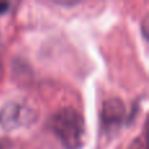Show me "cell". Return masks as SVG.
Returning a JSON list of instances; mask_svg holds the SVG:
<instances>
[{
  "instance_id": "cell-4",
  "label": "cell",
  "mask_w": 149,
  "mask_h": 149,
  "mask_svg": "<svg viewBox=\"0 0 149 149\" xmlns=\"http://www.w3.org/2000/svg\"><path fill=\"white\" fill-rule=\"evenodd\" d=\"M148 15L144 17V20H143V24H141V29H143V36H144V38L147 39L148 38Z\"/></svg>"
},
{
  "instance_id": "cell-1",
  "label": "cell",
  "mask_w": 149,
  "mask_h": 149,
  "mask_svg": "<svg viewBox=\"0 0 149 149\" xmlns=\"http://www.w3.org/2000/svg\"><path fill=\"white\" fill-rule=\"evenodd\" d=\"M49 127L65 149H80L84 144L85 122L81 114L73 107H63L51 115Z\"/></svg>"
},
{
  "instance_id": "cell-6",
  "label": "cell",
  "mask_w": 149,
  "mask_h": 149,
  "mask_svg": "<svg viewBox=\"0 0 149 149\" xmlns=\"http://www.w3.org/2000/svg\"><path fill=\"white\" fill-rule=\"evenodd\" d=\"M0 149H12V141L9 139L0 140Z\"/></svg>"
},
{
  "instance_id": "cell-7",
  "label": "cell",
  "mask_w": 149,
  "mask_h": 149,
  "mask_svg": "<svg viewBox=\"0 0 149 149\" xmlns=\"http://www.w3.org/2000/svg\"><path fill=\"white\" fill-rule=\"evenodd\" d=\"M10 4L8 1H0V15H3V13L8 12V9H9Z\"/></svg>"
},
{
  "instance_id": "cell-3",
  "label": "cell",
  "mask_w": 149,
  "mask_h": 149,
  "mask_svg": "<svg viewBox=\"0 0 149 149\" xmlns=\"http://www.w3.org/2000/svg\"><path fill=\"white\" fill-rule=\"evenodd\" d=\"M124 116H126V106L120 98H109L103 102L102 113H101L103 128L113 130L119 127Z\"/></svg>"
},
{
  "instance_id": "cell-2",
  "label": "cell",
  "mask_w": 149,
  "mask_h": 149,
  "mask_svg": "<svg viewBox=\"0 0 149 149\" xmlns=\"http://www.w3.org/2000/svg\"><path fill=\"white\" fill-rule=\"evenodd\" d=\"M36 119V110L21 101H9L0 110V126L5 131H13L29 126Z\"/></svg>"
},
{
  "instance_id": "cell-5",
  "label": "cell",
  "mask_w": 149,
  "mask_h": 149,
  "mask_svg": "<svg viewBox=\"0 0 149 149\" xmlns=\"http://www.w3.org/2000/svg\"><path fill=\"white\" fill-rule=\"evenodd\" d=\"M128 149H144V145H143L140 139H135L134 141L131 143V145L128 147Z\"/></svg>"
}]
</instances>
